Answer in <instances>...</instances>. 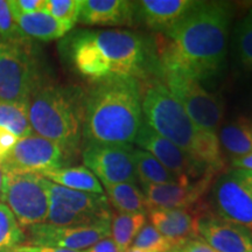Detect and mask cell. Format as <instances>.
<instances>
[{
  "label": "cell",
  "mask_w": 252,
  "mask_h": 252,
  "mask_svg": "<svg viewBox=\"0 0 252 252\" xmlns=\"http://www.w3.org/2000/svg\"><path fill=\"white\" fill-rule=\"evenodd\" d=\"M86 90L74 84L49 82L28 100L33 132L63 150L69 160L82 149Z\"/></svg>",
  "instance_id": "5"
},
{
  "label": "cell",
  "mask_w": 252,
  "mask_h": 252,
  "mask_svg": "<svg viewBox=\"0 0 252 252\" xmlns=\"http://www.w3.org/2000/svg\"><path fill=\"white\" fill-rule=\"evenodd\" d=\"M214 173H207L196 181L184 180L167 185H141L146 197L147 213L152 209H190L202 203Z\"/></svg>",
  "instance_id": "15"
},
{
  "label": "cell",
  "mask_w": 252,
  "mask_h": 252,
  "mask_svg": "<svg viewBox=\"0 0 252 252\" xmlns=\"http://www.w3.org/2000/svg\"><path fill=\"white\" fill-rule=\"evenodd\" d=\"M4 174H5V171H4V168H2L1 161H0V202H1V200H2V188H4Z\"/></svg>",
  "instance_id": "39"
},
{
  "label": "cell",
  "mask_w": 252,
  "mask_h": 252,
  "mask_svg": "<svg viewBox=\"0 0 252 252\" xmlns=\"http://www.w3.org/2000/svg\"><path fill=\"white\" fill-rule=\"evenodd\" d=\"M26 238L13 213L5 203L0 202V252H12L19 245L25 244Z\"/></svg>",
  "instance_id": "28"
},
{
  "label": "cell",
  "mask_w": 252,
  "mask_h": 252,
  "mask_svg": "<svg viewBox=\"0 0 252 252\" xmlns=\"http://www.w3.org/2000/svg\"><path fill=\"white\" fill-rule=\"evenodd\" d=\"M82 252H121L117 245H116L113 239L110 237L100 239L99 242H97L96 244H94L93 247L86 249V250H82Z\"/></svg>",
  "instance_id": "35"
},
{
  "label": "cell",
  "mask_w": 252,
  "mask_h": 252,
  "mask_svg": "<svg viewBox=\"0 0 252 252\" xmlns=\"http://www.w3.org/2000/svg\"><path fill=\"white\" fill-rule=\"evenodd\" d=\"M109 203L121 214H146L147 203L143 190L137 184L123 182L103 185Z\"/></svg>",
  "instance_id": "23"
},
{
  "label": "cell",
  "mask_w": 252,
  "mask_h": 252,
  "mask_svg": "<svg viewBox=\"0 0 252 252\" xmlns=\"http://www.w3.org/2000/svg\"><path fill=\"white\" fill-rule=\"evenodd\" d=\"M235 62L245 71L252 70V8L236 24L232 36Z\"/></svg>",
  "instance_id": "27"
},
{
  "label": "cell",
  "mask_w": 252,
  "mask_h": 252,
  "mask_svg": "<svg viewBox=\"0 0 252 252\" xmlns=\"http://www.w3.org/2000/svg\"><path fill=\"white\" fill-rule=\"evenodd\" d=\"M12 252H82V251H72L65 250V249L59 248H49V247H39V245L23 244L19 245Z\"/></svg>",
  "instance_id": "36"
},
{
  "label": "cell",
  "mask_w": 252,
  "mask_h": 252,
  "mask_svg": "<svg viewBox=\"0 0 252 252\" xmlns=\"http://www.w3.org/2000/svg\"><path fill=\"white\" fill-rule=\"evenodd\" d=\"M49 210L46 223L52 225H89L111 219L105 194L72 190L47 180Z\"/></svg>",
  "instance_id": "7"
},
{
  "label": "cell",
  "mask_w": 252,
  "mask_h": 252,
  "mask_svg": "<svg viewBox=\"0 0 252 252\" xmlns=\"http://www.w3.org/2000/svg\"><path fill=\"white\" fill-rule=\"evenodd\" d=\"M26 37L15 24L9 1L0 0V40H14Z\"/></svg>",
  "instance_id": "31"
},
{
  "label": "cell",
  "mask_w": 252,
  "mask_h": 252,
  "mask_svg": "<svg viewBox=\"0 0 252 252\" xmlns=\"http://www.w3.org/2000/svg\"><path fill=\"white\" fill-rule=\"evenodd\" d=\"M231 166L234 167V169H242V171L252 173V153L248 154V156L231 159Z\"/></svg>",
  "instance_id": "37"
},
{
  "label": "cell",
  "mask_w": 252,
  "mask_h": 252,
  "mask_svg": "<svg viewBox=\"0 0 252 252\" xmlns=\"http://www.w3.org/2000/svg\"><path fill=\"white\" fill-rule=\"evenodd\" d=\"M19 138L7 128L0 127V160L13 149Z\"/></svg>",
  "instance_id": "34"
},
{
  "label": "cell",
  "mask_w": 252,
  "mask_h": 252,
  "mask_svg": "<svg viewBox=\"0 0 252 252\" xmlns=\"http://www.w3.org/2000/svg\"><path fill=\"white\" fill-rule=\"evenodd\" d=\"M198 236L217 252H252V232L203 208L198 217Z\"/></svg>",
  "instance_id": "16"
},
{
  "label": "cell",
  "mask_w": 252,
  "mask_h": 252,
  "mask_svg": "<svg viewBox=\"0 0 252 252\" xmlns=\"http://www.w3.org/2000/svg\"><path fill=\"white\" fill-rule=\"evenodd\" d=\"M134 144L138 145L140 150L152 154L158 161L179 178L197 180L207 173H213L195 161L176 145L154 132L145 122L135 137Z\"/></svg>",
  "instance_id": "14"
},
{
  "label": "cell",
  "mask_w": 252,
  "mask_h": 252,
  "mask_svg": "<svg viewBox=\"0 0 252 252\" xmlns=\"http://www.w3.org/2000/svg\"><path fill=\"white\" fill-rule=\"evenodd\" d=\"M234 171L236 174H237L239 178H241L242 180L249 186V187L252 188V173L251 172L242 171V169H234Z\"/></svg>",
  "instance_id": "38"
},
{
  "label": "cell",
  "mask_w": 252,
  "mask_h": 252,
  "mask_svg": "<svg viewBox=\"0 0 252 252\" xmlns=\"http://www.w3.org/2000/svg\"><path fill=\"white\" fill-rule=\"evenodd\" d=\"M144 122L154 132L181 149L213 173L225 167L217 133L198 128L184 106L162 82H152L141 91Z\"/></svg>",
  "instance_id": "4"
},
{
  "label": "cell",
  "mask_w": 252,
  "mask_h": 252,
  "mask_svg": "<svg viewBox=\"0 0 252 252\" xmlns=\"http://www.w3.org/2000/svg\"><path fill=\"white\" fill-rule=\"evenodd\" d=\"M27 229V244L82 251L111 236V219L89 225L59 226L42 223Z\"/></svg>",
  "instance_id": "12"
},
{
  "label": "cell",
  "mask_w": 252,
  "mask_h": 252,
  "mask_svg": "<svg viewBox=\"0 0 252 252\" xmlns=\"http://www.w3.org/2000/svg\"><path fill=\"white\" fill-rule=\"evenodd\" d=\"M131 248L140 252H169L172 245L152 224H145Z\"/></svg>",
  "instance_id": "30"
},
{
  "label": "cell",
  "mask_w": 252,
  "mask_h": 252,
  "mask_svg": "<svg viewBox=\"0 0 252 252\" xmlns=\"http://www.w3.org/2000/svg\"><path fill=\"white\" fill-rule=\"evenodd\" d=\"M81 154L84 166L96 175L100 184L138 182L134 165V147L132 145H83Z\"/></svg>",
  "instance_id": "11"
},
{
  "label": "cell",
  "mask_w": 252,
  "mask_h": 252,
  "mask_svg": "<svg viewBox=\"0 0 252 252\" xmlns=\"http://www.w3.org/2000/svg\"><path fill=\"white\" fill-rule=\"evenodd\" d=\"M78 23L87 26H133V1L82 0Z\"/></svg>",
  "instance_id": "19"
},
{
  "label": "cell",
  "mask_w": 252,
  "mask_h": 252,
  "mask_svg": "<svg viewBox=\"0 0 252 252\" xmlns=\"http://www.w3.org/2000/svg\"><path fill=\"white\" fill-rule=\"evenodd\" d=\"M134 165L138 181L141 185H167L189 180L179 178L158 161L152 154L140 149H134Z\"/></svg>",
  "instance_id": "24"
},
{
  "label": "cell",
  "mask_w": 252,
  "mask_h": 252,
  "mask_svg": "<svg viewBox=\"0 0 252 252\" xmlns=\"http://www.w3.org/2000/svg\"><path fill=\"white\" fill-rule=\"evenodd\" d=\"M212 201L217 216L252 232V188L234 169L220 174L214 182Z\"/></svg>",
  "instance_id": "13"
},
{
  "label": "cell",
  "mask_w": 252,
  "mask_h": 252,
  "mask_svg": "<svg viewBox=\"0 0 252 252\" xmlns=\"http://www.w3.org/2000/svg\"><path fill=\"white\" fill-rule=\"evenodd\" d=\"M206 206L202 203L190 209L149 210L151 224L165 237L172 248L198 238V217Z\"/></svg>",
  "instance_id": "17"
},
{
  "label": "cell",
  "mask_w": 252,
  "mask_h": 252,
  "mask_svg": "<svg viewBox=\"0 0 252 252\" xmlns=\"http://www.w3.org/2000/svg\"><path fill=\"white\" fill-rule=\"evenodd\" d=\"M82 0H45L42 12L71 30L78 23Z\"/></svg>",
  "instance_id": "29"
},
{
  "label": "cell",
  "mask_w": 252,
  "mask_h": 252,
  "mask_svg": "<svg viewBox=\"0 0 252 252\" xmlns=\"http://www.w3.org/2000/svg\"><path fill=\"white\" fill-rule=\"evenodd\" d=\"M0 127L7 128L19 139L33 134L28 115V103L0 99Z\"/></svg>",
  "instance_id": "26"
},
{
  "label": "cell",
  "mask_w": 252,
  "mask_h": 252,
  "mask_svg": "<svg viewBox=\"0 0 252 252\" xmlns=\"http://www.w3.org/2000/svg\"><path fill=\"white\" fill-rule=\"evenodd\" d=\"M42 176L53 184L72 189V190L104 194L103 185L86 166H65L62 168L54 169V171L43 173Z\"/></svg>",
  "instance_id": "22"
},
{
  "label": "cell",
  "mask_w": 252,
  "mask_h": 252,
  "mask_svg": "<svg viewBox=\"0 0 252 252\" xmlns=\"http://www.w3.org/2000/svg\"><path fill=\"white\" fill-rule=\"evenodd\" d=\"M12 14L21 33L35 42L36 41L49 42V41L60 40L71 31V28L67 25L60 23L42 11L31 14Z\"/></svg>",
  "instance_id": "20"
},
{
  "label": "cell",
  "mask_w": 252,
  "mask_h": 252,
  "mask_svg": "<svg viewBox=\"0 0 252 252\" xmlns=\"http://www.w3.org/2000/svg\"><path fill=\"white\" fill-rule=\"evenodd\" d=\"M158 75L198 128L217 133L224 116V105L220 97L204 89L201 82L179 71L159 68Z\"/></svg>",
  "instance_id": "9"
},
{
  "label": "cell",
  "mask_w": 252,
  "mask_h": 252,
  "mask_svg": "<svg viewBox=\"0 0 252 252\" xmlns=\"http://www.w3.org/2000/svg\"><path fill=\"white\" fill-rule=\"evenodd\" d=\"M169 252H217L214 249L208 245L203 239L200 237L190 239V241L185 242L180 245H176V247L172 248Z\"/></svg>",
  "instance_id": "33"
},
{
  "label": "cell",
  "mask_w": 252,
  "mask_h": 252,
  "mask_svg": "<svg viewBox=\"0 0 252 252\" xmlns=\"http://www.w3.org/2000/svg\"><path fill=\"white\" fill-rule=\"evenodd\" d=\"M195 0H139L133 1L135 24L165 34L195 5Z\"/></svg>",
  "instance_id": "18"
},
{
  "label": "cell",
  "mask_w": 252,
  "mask_h": 252,
  "mask_svg": "<svg viewBox=\"0 0 252 252\" xmlns=\"http://www.w3.org/2000/svg\"><path fill=\"white\" fill-rule=\"evenodd\" d=\"M232 8L225 1H196L156 42L159 68L202 83L225 68Z\"/></svg>",
  "instance_id": "1"
},
{
  "label": "cell",
  "mask_w": 252,
  "mask_h": 252,
  "mask_svg": "<svg viewBox=\"0 0 252 252\" xmlns=\"http://www.w3.org/2000/svg\"><path fill=\"white\" fill-rule=\"evenodd\" d=\"M141 87L133 77L111 78L86 90L82 146L131 145L143 125Z\"/></svg>",
  "instance_id": "3"
},
{
  "label": "cell",
  "mask_w": 252,
  "mask_h": 252,
  "mask_svg": "<svg viewBox=\"0 0 252 252\" xmlns=\"http://www.w3.org/2000/svg\"><path fill=\"white\" fill-rule=\"evenodd\" d=\"M49 82L46 61L35 41L0 40V99L28 103Z\"/></svg>",
  "instance_id": "6"
},
{
  "label": "cell",
  "mask_w": 252,
  "mask_h": 252,
  "mask_svg": "<svg viewBox=\"0 0 252 252\" xmlns=\"http://www.w3.org/2000/svg\"><path fill=\"white\" fill-rule=\"evenodd\" d=\"M0 161L5 172L42 175L65 167L70 160L59 145L33 133L18 139Z\"/></svg>",
  "instance_id": "10"
},
{
  "label": "cell",
  "mask_w": 252,
  "mask_h": 252,
  "mask_svg": "<svg viewBox=\"0 0 252 252\" xmlns=\"http://www.w3.org/2000/svg\"><path fill=\"white\" fill-rule=\"evenodd\" d=\"M146 224V214L111 215V238L121 252H127L134 238Z\"/></svg>",
  "instance_id": "25"
},
{
  "label": "cell",
  "mask_w": 252,
  "mask_h": 252,
  "mask_svg": "<svg viewBox=\"0 0 252 252\" xmlns=\"http://www.w3.org/2000/svg\"><path fill=\"white\" fill-rule=\"evenodd\" d=\"M1 202L23 229L46 223L49 210L47 179L40 174L5 172Z\"/></svg>",
  "instance_id": "8"
},
{
  "label": "cell",
  "mask_w": 252,
  "mask_h": 252,
  "mask_svg": "<svg viewBox=\"0 0 252 252\" xmlns=\"http://www.w3.org/2000/svg\"><path fill=\"white\" fill-rule=\"evenodd\" d=\"M62 61L90 84L111 78L149 80L159 74L156 43L131 31L75 30L59 43Z\"/></svg>",
  "instance_id": "2"
},
{
  "label": "cell",
  "mask_w": 252,
  "mask_h": 252,
  "mask_svg": "<svg viewBox=\"0 0 252 252\" xmlns=\"http://www.w3.org/2000/svg\"><path fill=\"white\" fill-rule=\"evenodd\" d=\"M45 0H11L9 7L12 13L31 14L42 11Z\"/></svg>",
  "instance_id": "32"
},
{
  "label": "cell",
  "mask_w": 252,
  "mask_h": 252,
  "mask_svg": "<svg viewBox=\"0 0 252 252\" xmlns=\"http://www.w3.org/2000/svg\"><path fill=\"white\" fill-rule=\"evenodd\" d=\"M220 149L231 159L252 153V119L238 118L222 126L217 134Z\"/></svg>",
  "instance_id": "21"
}]
</instances>
